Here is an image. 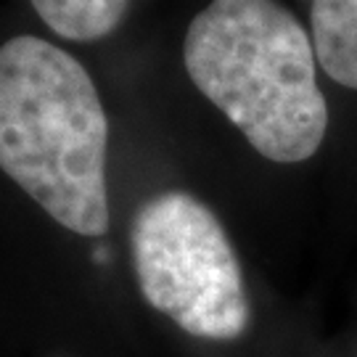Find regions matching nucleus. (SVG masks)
<instances>
[{
  "instance_id": "f257e3e1",
  "label": "nucleus",
  "mask_w": 357,
  "mask_h": 357,
  "mask_svg": "<svg viewBox=\"0 0 357 357\" xmlns=\"http://www.w3.org/2000/svg\"><path fill=\"white\" fill-rule=\"evenodd\" d=\"M109 122L88 69L53 43L0 45V169L66 230L103 236Z\"/></svg>"
},
{
  "instance_id": "f03ea898",
  "label": "nucleus",
  "mask_w": 357,
  "mask_h": 357,
  "mask_svg": "<svg viewBox=\"0 0 357 357\" xmlns=\"http://www.w3.org/2000/svg\"><path fill=\"white\" fill-rule=\"evenodd\" d=\"M183 64L265 159L296 165L318 153L328 130L318 56L278 0H212L185 32Z\"/></svg>"
},
{
  "instance_id": "7ed1b4c3",
  "label": "nucleus",
  "mask_w": 357,
  "mask_h": 357,
  "mask_svg": "<svg viewBox=\"0 0 357 357\" xmlns=\"http://www.w3.org/2000/svg\"><path fill=\"white\" fill-rule=\"evenodd\" d=\"M132 265L143 299L185 333L233 342L249 328L243 270L217 215L185 191L151 196L132 217Z\"/></svg>"
},
{
  "instance_id": "20e7f679",
  "label": "nucleus",
  "mask_w": 357,
  "mask_h": 357,
  "mask_svg": "<svg viewBox=\"0 0 357 357\" xmlns=\"http://www.w3.org/2000/svg\"><path fill=\"white\" fill-rule=\"evenodd\" d=\"M310 19L320 69L357 90V0H312Z\"/></svg>"
},
{
  "instance_id": "39448f33",
  "label": "nucleus",
  "mask_w": 357,
  "mask_h": 357,
  "mask_svg": "<svg viewBox=\"0 0 357 357\" xmlns=\"http://www.w3.org/2000/svg\"><path fill=\"white\" fill-rule=\"evenodd\" d=\"M38 16L59 38L90 43L122 24L130 0H29Z\"/></svg>"
}]
</instances>
